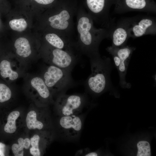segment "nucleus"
Segmentation results:
<instances>
[{"label":"nucleus","instance_id":"4468645a","mask_svg":"<svg viewBox=\"0 0 156 156\" xmlns=\"http://www.w3.org/2000/svg\"><path fill=\"white\" fill-rule=\"evenodd\" d=\"M14 46L16 54L21 57L27 58L31 54L30 44L25 38L20 37L17 38L14 42Z\"/></svg>","mask_w":156,"mask_h":156},{"label":"nucleus","instance_id":"9d476101","mask_svg":"<svg viewBox=\"0 0 156 156\" xmlns=\"http://www.w3.org/2000/svg\"><path fill=\"white\" fill-rule=\"evenodd\" d=\"M106 49L113 51L120 58V63L118 69L120 77V85L122 87H129L130 85L126 82L125 76L130 60L136 48L126 45L120 47L111 46L108 47Z\"/></svg>","mask_w":156,"mask_h":156},{"label":"nucleus","instance_id":"5701e85b","mask_svg":"<svg viewBox=\"0 0 156 156\" xmlns=\"http://www.w3.org/2000/svg\"><path fill=\"white\" fill-rule=\"evenodd\" d=\"M5 145L4 144L0 142V156H5Z\"/></svg>","mask_w":156,"mask_h":156},{"label":"nucleus","instance_id":"b1692460","mask_svg":"<svg viewBox=\"0 0 156 156\" xmlns=\"http://www.w3.org/2000/svg\"><path fill=\"white\" fill-rule=\"evenodd\" d=\"M84 156H97L98 154L95 152H90L85 154Z\"/></svg>","mask_w":156,"mask_h":156},{"label":"nucleus","instance_id":"9b49d317","mask_svg":"<svg viewBox=\"0 0 156 156\" xmlns=\"http://www.w3.org/2000/svg\"><path fill=\"white\" fill-rule=\"evenodd\" d=\"M109 38L112 40V46L120 47L126 45L129 38L127 18L119 21L109 30Z\"/></svg>","mask_w":156,"mask_h":156},{"label":"nucleus","instance_id":"f257e3e1","mask_svg":"<svg viewBox=\"0 0 156 156\" xmlns=\"http://www.w3.org/2000/svg\"><path fill=\"white\" fill-rule=\"evenodd\" d=\"M76 15L78 40L75 43L77 50L89 58L100 55L99 45L103 39L109 38V30L95 27L92 18L82 10L77 11Z\"/></svg>","mask_w":156,"mask_h":156},{"label":"nucleus","instance_id":"aec40b11","mask_svg":"<svg viewBox=\"0 0 156 156\" xmlns=\"http://www.w3.org/2000/svg\"><path fill=\"white\" fill-rule=\"evenodd\" d=\"M12 92L10 88L5 83L0 82V102L8 101L11 98Z\"/></svg>","mask_w":156,"mask_h":156},{"label":"nucleus","instance_id":"f8f14e48","mask_svg":"<svg viewBox=\"0 0 156 156\" xmlns=\"http://www.w3.org/2000/svg\"><path fill=\"white\" fill-rule=\"evenodd\" d=\"M12 64V62L6 58L0 60V76L2 78L12 81L19 77V72L14 70Z\"/></svg>","mask_w":156,"mask_h":156},{"label":"nucleus","instance_id":"0eeeda50","mask_svg":"<svg viewBox=\"0 0 156 156\" xmlns=\"http://www.w3.org/2000/svg\"><path fill=\"white\" fill-rule=\"evenodd\" d=\"M86 102V97L83 95L63 93L58 96L56 106L60 116L78 115L81 112Z\"/></svg>","mask_w":156,"mask_h":156},{"label":"nucleus","instance_id":"dca6fc26","mask_svg":"<svg viewBox=\"0 0 156 156\" xmlns=\"http://www.w3.org/2000/svg\"><path fill=\"white\" fill-rule=\"evenodd\" d=\"M18 144H14L12 146L13 153L15 156H23L24 155L23 148L28 149L30 146V140L28 138L24 139L20 138L18 140Z\"/></svg>","mask_w":156,"mask_h":156},{"label":"nucleus","instance_id":"412c9836","mask_svg":"<svg viewBox=\"0 0 156 156\" xmlns=\"http://www.w3.org/2000/svg\"><path fill=\"white\" fill-rule=\"evenodd\" d=\"M40 137L38 135H35L31 138L30 143L32 147L30 149V153L34 156H40L41 153L39 147Z\"/></svg>","mask_w":156,"mask_h":156},{"label":"nucleus","instance_id":"6e6552de","mask_svg":"<svg viewBox=\"0 0 156 156\" xmlns=\"http://www.w3.org/2000/svg\"><path fill=\"white\" fill-rule=\"evenodd\" d=\"M82 118L78 115L61 116L59 121L61 136L68 140H74L79 136L83 126Z\"/></svg>","mask_w":156,"mask_h":156},{"label":"nucleus","instance_id":"2eb2a0df","mask_svg":"<svg viewBox=\"0 0 156 156\" xmlns=\"http://www.w3.org/2000/svg\"><path fill=\"white\" fill-rule=\"evenodd\" d=\"M36 112L32 110L27 114L26 118V125L29 129H42L44 127L43 123L37 119Z\"/></svg>","mask_w":156,"mask_h":156},{"label":"nucleus","instance_id":"ddd939ff","mask_svg":"<svg viewBox=\"0 0 156 156\" xmlns=\"http://www.w3.org/2000/svg\"><path fill=\"white\" fill-rule=\"evenodd\" d=\"M30 82V86L36 91L41 98L46 100H50L51 92L41 77H34Z\"/></svg>","mask_w":156,"mask_h":156},{"label":"nucleus","instance_id":"6ab92c4d","mask_svg":"<svg viewBox=\"0 0 156 156\" xmlns=\"http://www.w3.org/2000/svg\"><path fill=\"white\" fill-rule=\"evenodd\" d=\"M137 156H150L151 147L149 143L145 141L139 142L137 144Z\"/></svg>","mask_w":156,"mask_h":156},{"label":"nucleus","instance_id":"f03ea898","mask_svg":"<svg viewBox=\"0 0 156 156\" xmlns=\"http://www.w3.org/2000/svg\"><path fill=\"white\" fill-rule=\"evenodd\" d=\"M90 58L91 73L86 81V87L92 92L100 94L110 85V60L100 55Z\"/></svg>","mask_w":156,"mask_h":156},{"label":"nucleus","instance_id":"a878e982","mask_svg":"<svg viewBox=\"0 0 156 156\" xmlns=\"http://www.w3.org/2000/svg\"></svg>","mask_w":156,"mask_h":156},{"label":"nucleus","instance_id":"393cba45","mask_svg":"<svg viewBox=\"0 0 156 156\" xmlns=\"http://www.w3.org/2000/svg\"><path fill=\"white\" fill-rule=\"evenodd\" d=\"M2 0H0V2Z\"/></svg>","mask_w":156,"mask_h":156},{"label":"nucleus","instance_id":"f3484780","mask_svg":"<svg viewBox=\"0 0 156 156\" xmlns=\"http://www.w3.org/2000/svg\"><path fill=\"white\" fill-rule=\"evenodd\" d=\"M20 114L19 112L17 111H12L9 114L7 118V122L4 128V131L5 132L12 133L16 131V121Z\"/></svg>","mask_w":156,"mask_h":156},{"label":"nucleus","instance_id":"20e7f679","mask_svg":"<svg viewBox=\"0 0 156 156\" xmlns=\"http://www.w3.org/2000/svg\"><path fill=\"white\" fill-rule=\"evenodd\" d=\"M41 77L50 91L58 96L65 93L74 84L71 72L52 65L47 66Z\"/></svg>","mask_w":156,"mask_h":156},{"label":"nucleus","instance_id":"a211bd4d","mask_svg":"<svg viewBox=\"0 0 156 156\" xmlns=\"http://www.w3.org/2000/svg\"><path fill=\"white\" fill-rule=\"evenodd\" d=\"M10 28L13 30L18 32L25 30L27 27V23L25 19L21 18L10 20L9 22Z\"/></svg>","mask_w":156,"mask_h":156},{"label":"nucleus","instance_id":"39448f33","mask_svg":"<svg viewBox=\"0 0 156 156\" xmlns=\"http://www.w3.org/2000/svg\"><path fill=\"white\" fill-rule=\"evenodd\" d=\"M75 53L56 48L47 44L44 47L42 57L49 65L71 72L78 60Z\"/></svg>","mask_w":156,"mask_h":156},{"label":"nucleus","instance_id":"1a4fd4ad","mask_svg":"<svg viewBox=\"0 0 156 156\" xmlns=\"http://www.w3.org/2000/svg\"><path fill=\"white\" fill-rule=\"evenodd\" d=\"M114 12L120 14L136 11L156 13L153 0H115Z\"/></svg>","mask_w":156,"mask_h":156},{"label":"nucleus","instance_id":"4be33fe9","mask_svg":"<svg viewBox=\"0 0 156 156\" xmlns=\"http://www.w3.org/2000/svg\"><path fill=\"white\" fill-rule=\"evenodd\" d=\"M36 3L43 5H47L53 3L55 0H32Z\"/></svg>","mask_w":156,"mask_h":156},{"label":"nucleus","instance_id":"423d86ee","mask_svg":"<svg viewBox=\"0 0 156 156\" xmlns=\"http://www.w3.org/2000/svg\"><path fill=\"white\" fill-rule=\"evenodd\" d=\"M129 37L136 38L147 35H155L156 21L153 16L137 15L127 18Z\"/></svg>","mask_w":156,"mask_h":156},{"label":"nucleus","instance_id":"7ed1b4c3","mask_svg":"<svg viewBox=\"0 0 156 156\" xmlns=\"http://www.w3.org/2000/svg\"><path fill=\"white\" fill-rule=\"evenodd\" d=\"M77 11L74 8L61 7L48 12L45 18L47 27L52 30L51 31L71 39L74 29L73 18Z\"/></svg>","mask_w":156,"mask_h":156}]
</instances>
